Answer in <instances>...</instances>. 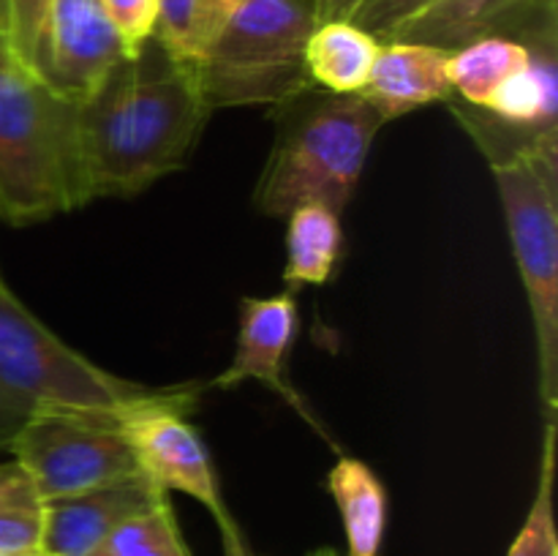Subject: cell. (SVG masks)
<instances>
[{"label": "cell", "instance_id": "1", "mask_svg": "<svg viewBox=\"0 0 558 556\" xmlns=\"http://www.w3.org/2000/svg\"><path fill=\"white\" fill-rule=\"evenodd\" d=\"M194 63L156 36L123 55L76 104L80 150L90 196H134L178 172L210 118Z\"/></svg>", "mask_w": 558, "mask_h": 556}, {"label": "cell", "instance_id": "2", "mask_svg": "<svg viewBox=\"0 0 558 556\" xmlns=\"http://www.w3.org/2000/svg\"><path fill=\"white\" fill-rule=\"evenodd\" d=\"M90 200L76 101L27 65L0 31V218L25 227Z\"/></svg>", "mask_w": 558, "mask_h": 556}, {"label": "cell", "instance_id": "3", "mask_svg": "<svg viewBox=\"0 0 558 556\" xmlns=\"http://www.w3.org/2000/svg\"><path fill=\"white\" fill-rule=\"evenodd\" d=\"M278 109L281 129L256 183V207L287 218L294 207L325 205L341 216L387 120L360 93H319L308 101L303 93Z\"/></svg>", "mask_w": 558, "mask_h": 556}, {"label": "cell", "instance_id": "4", "mask_svg": "<svg viewBox=\"0 0 558 556\" xmlns=\"http://www.w3.org/2000/svg\"><path fill=\"white\" fill-rule=\"evenodd\" d=\"M161 387L114 376L54 336L0 281V450L49 412L125 414Z\"/></svg>", "mask_w": 558, "mask_h": 556}, {"label": "cell", "instance_id": "5", "mask_svg": "<svg viewBox=\"0 0 558 556\" xmlns=\"http://www.w3.org/2000/svg\"><path fill=\"white\" fill-rule=\"evenodd\" d=\"M316 25L314 0H232L194 63L210 109L283 107L314 90L305 44Z\"/></svg>", "mask_w": 558, "mask_h": 556}, {"label": "cell", "instance_id": "6", "mask_svg": "<svg viewBox=\"0 0 558 556\" xmlns=\"http://www.w3.org/2000/svg\"><path fill=\"white\" fill-rule=\"evenodd\" d=\"M490 164L537 336L545 425L558 407V136Z\"/></svg>", "mask_w": 558, "mask_h": 556}, {"label": "cell", "instance_id": "7", "mask_svg": "<svg viewBox=\"0 0 558 556\" xmlns=\"http://www.w3.org/2000/svg\"><path fill=\"white\" fill-rule=\"evenodd\" d=\"M9 452L31 474L44 501L82 494L142 472L123 431V414H38L16 431Z\"/></svg>", "mask_w": 558, "mask_h": 556}, {"label": "cell", "instance_id": "8", "mask_svg": "<svg viewBox=\"0 0 558 556\" xmlns=\"http://www.w3.org/2000/svg\"><path fill=\"white\" fill-rule=\"evenodd\" d=\"M196 401V385L161 387L153 398L123 414V431L134 447L136 463L163 491H180L199 501L221 529L229 556H243L240 529L218 488L210 450L199 431L189 423Z\"/></svg>", "mask_w": 558, "mask_h": 556}, {"label": "cell", "instance_id": "9", "mask_svg": "<svg viewBox=\"0 0 558 556\" xmlns=\"http://www.w3.org/2000/svg\"><path fill=\"white\" fill-rule=\"evenodd\" d=\"M123 55L101 0H52L33 69L80 104Z\"/></svg>", "mask_w": 558, "mask_h": 556}, {"label": "cell", "instance_id": "10", "mask_svg": "<svg viewBox=\"0 0 558 556\" xmlns=\"http://www.w3.org/2000/svg\"><path fill=\"white\" fill-rule=\"evenodd\" d=\"M300 330L298 300L292 292L272 294V298H243L240 303V333L234 347L232 363L213 379L218 390H232L243 382L254 379L270 387L272 392L289 403V409L300 414L327 445H336L327 434L322 420L311 412L298 390L289 385L287 363L292 343Z\"/></svg>", "mask_w": 558, "mask_h": 556}, {"label": "cell", "instance_id": "11", "mask_svg": "<svg viewBox=\"0 0 558 556\" xmlns=\"http://www.w3.org/2000/svg\"><path fill=\"white\" fill-rule=\"evenodd\" d=\"M485 36H505L523 47L558 38V0H434L390 41L456 52Z\"/></svg>", "mask_w": 558, "mask_h": 556}, {"label": "cell", "instance_id": "12", "mask_svg": "<svg viewBox=\"0 0 558 556\" xmlns=\"http://www.w3.org/2000/svg\"><path fill=\"white\" fill-rule=\"evenodd\" d=\"M161 499H167V491L145 472L49 499L44 507L41 556H93L114 529Z\"/></svg>", "mask_w": 558, "mask_h": 556}, {"label": "cell", "instance_id": "13", "mask_svg": "<svg viewBox=\"0 0 558 556\" xmlns=\"http://www.w3.org/2000/svg\"><path fill=\"white\" fill-rule=\"evenodd\" d=\"M450 52L430 44L381 41L376 63L360 96L390 123L414 109L430 107L452 98Z\"/></svg>", "mask_w": 558, "mask_h": 556}, {"label": "cell", "instance_id": "14", "mask_svg": "<svg viewBox=\"0 0 558 556\" xmlns=\"http://www.w3.org/2000/svg\"><path fill=\"white\" fill-rule=\"evenodd\" d=\"M381 41L347 20H325L305 44V71L314 87L354 96L368 82Z\"/></svg>", "mask_w": 558, "mask_h": 556}, {"label": "cell", "instance_id": "15", "mask_svg": "<svg viewBox=\"0 0 558 556\" xmlns=\"http://www.w3.org/2000/svg\"><path fill=\"white\" fill-rule=\"evenodd\" d=\"M327 488L343 518L349 556H379L387 529V491L374 469L360 458H338Z\"/></svg>", "mask_w": 558, "mask_h": 556}, {"label": "cell", "instance_id": "16", "mask_svg": "<svg viewBox=\"0 0 558 556\" xmlns=\"http://www.w3.org/2000/svg\"><path fill=\"white\" fill-rule=\"evenodd\" d=\"M558 38L529 44V65L505 82L490 96L485 112L515 123L521 129L550 131L556 129L558 112V74H556Z\"/></svg>", "mask_w": 558, "mask_h": 556}, {"label": "cell", "instance_id": "17", "mask_svg": "<svg viewBox=\"0 0 558 556\" xmlns=\"http://www.w3.org/2000/svg\"><path fill=\"white\" fill-rule=\"evenodd\" d=\"M341 216L325 205L294 207L287 216V292L316 287L330 278L341 256Z\"/></svg>", "mask_w": 558, "mask_h": 556}, {"label": "cell", "instance_id": "18", "mask_svg": "<svg viewBox=\"0 0 558 556\" xmlns=\"http://www.w3.org/2000/svg\"><path fill=\"white\" fill-rule=\"evenodd\" d=\"M526 65L529 49L523 44L505 36H485L450 52L447 74H450L452 93H458L472 107L485 109L490 96Z\"/></svg>", "mask_w": 558, "mask_h": 556}, {"label": "cell", "instance_id": "19", "mask_svg": "<svg viewBox=\"0 0 558 556\" xmlns=\"http://www.w3.org/2000/svg\"><path fill=\"white\" fill-rule=\"evenodd\" d=\"M44 496L11 458L0 463V556H41Z\"/></svg>", "mask_w": 558, "mask_h": 556}, {"label": "cell", "instance_id": "20", "mask_svg": "<svg viewBox=\"0 0 558 556\" xmlns=\"http://www.w3.org/2000/svg\"><path fill=\"white\" fill-rule=\"evenodd\" d=\"M232 0H158L153 36L180 60L196 63L216 38Z\"/></svg>", "mask_w": 558, "mask_h": 556}, {"label": "cell", "instance_id": "21", "mask_svg": "<svg viewBox=\"0 0 558 556\" xmlns=\"http://www.w3.org/2000/svg\"><path fill=\"white\" fill-rule=\"evenodd\" d=\"M93 556H191V551L167 496L114 529Z\"/></svg>", "mask_w": 558, "mask_h": 556}, {"label": "cell", "instance_id": "22", "mask_svg": "<svg viewBox=\"0 0 558 556\" xmlns=\"http://www.w3.org/2000/svg\"><path fill=\"white\" fill-rule=\"evenodd\" d=\"M545 456L539 472V488L532 501L526 523L518 532L507 556H558L556 518H554V458H556V425H545Z\"/></svg>", "mask_w": 558, "mask_h": 556}, {"label": "cell", "instance_id": "23", "mask_svg": "<svg viewBox=\"0 0 558 556\" xmlns=\"http://www.w3.org/2000/svg\"><path fill=\"white\" fill-rule=\"evenodd\" d=\"M434 0H354L341 20L363 27L379 41H390L409 20L425 11Z\"/></svg>", "mask_w": 558, "mask_h": 556}, {"label": "cell", "instance_id": "24", "mask_svg": "<svg viewBox=\"0 0 558 556\" xmlns=\"http://www.w3.org/2000/svg\"><path fill=\"white\" fill-rule=\"evenodd\" d=\"M125 55L136 52L156 33L158 0H101Z\"/></svg>", "mask_w": 558, "mask_h": 556}, {"label": "cell", "instance_id": "25", "mask_svg": "<svg viewBox=\"0 0 558 556\" xmlns=\"http://www.w3.org/2000/svg\"><path fill=\"white\" fill-rule=\"evenodd\" d=\"M9 3V41L27 65H36L38 44L52 0H5Z\"/></svg>", "mask_w": 558, "mask_h": 556}, {"label": "cell", "instance_id": "26", "mask_svg": "<svg viewBox=\"0 0 558 556\" xmlns=\"http://www.w3.org/2000/svg\"><path fill=\"white\" fill-rule=\"evenodd\" d=\"M352 3H354V0H332V5H330V11H327L325 20H341V16L347 14V9ZM325 20H322V22H325Z\"/></svg>", "mask_w": 558, "mask_h": 556}, {"label": "cell", "instance_id": "27", "mask_svg": "<svg viewBox=\"0 0 558 556\" xmlns=\"http://www.w3.org/2000/svg\"><path fill=\"white\" fill-rule=\"evenodd\" d=\"M0 31H9V3L5 0H0ZM9 36V33H5Z\"/></svg>", "mask_w": 558, "mask_h": 556}, {"label": "cell", "instance_id": "28", "mask_svg": "<svg viewBox=\"0 0 558 556\" xmlns=\"http://www.w3.org/2000/svg\"><path fill=\"white\" fill-rule=\"evenodd\" d=\"M314 5H316V16H319V22H322L327 16V11H330L332 0H314Z\"/></svg>", "mask_w": 558, "mask_h": 556}, {"label": "cell", "instance_id": "29", "mask_svg": "<svg viewBox=\"0 0 558 556\" xmlns=\"http://www.w3.org/2000/svg\"><path fill=\"white\" fill-rule=\"evenodd\" d=\"M243 556H254V554H248V551H245V554Z\"/></svg>", "mask_w": 558, "mask_h": 556}]
</instances>
